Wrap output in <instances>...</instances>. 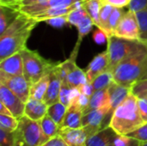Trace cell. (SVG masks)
I'll use <instances>...</instances> for the list:
<instances>
[{"label": "cell", "mask_w": 147, "mask_h": 146, "mask_svg": "<svg viewBox=\"0 0 147 146\" xmlns=\"http://www.w3.org/2000/svg\"><path fill=\"white\" fill-rule=\"evenodd\" d=\"M37 23L32 17L19 12L16 19L0 34V61L27 46V41Z\"/></svg>", "instance_id": "6da1fadb"}, {"label": "cell", "mask_w": 147, "mask_h": 146, "mask_svg": "<svg viewBox=\"0 0 147 146\" xmlns=\"http://www.w3.org/2000/svg\"><path fill=\"white\" fill-rule=\"evenodd\" d=\"M144 124L138 107V98L132 93L114 110L109 121V126L119 135H127Z\"/></svg>", "instance_id": "7a4b0ae2"}, {"label": "cell", "mask_w": 147, "mask_h": 146, "mask_svg": "<svg viewBox=\"0 0 147 146\" xmlns=\"http://www.w3.org/2000/svg\"><path fill=\"white\" fill-rule=\"evenodd\" d=\"M147 69V46L121 62L113 71L114 81L131 89L137 81L143 79Z\"/></svg>", "instance_id": "3957f363"}, {"label": "cell", "mask_w": 147, "mask_h": 146, "mask_svg": "<svg viewBox=\"0 0 147 146\" xmlns=\"http://www.w3.org/2000/svg\"><path fill=\"white\" fill-rule=\"evenodd\" d=\"M107 44V51L109 59L108 71L112 73L121 62L147 46L146 44L140 40H127L115 35L109 37Z\"/></svg>", "instance_id": "277c9868"}, {"label": "cell", "mask_w": 147, "mask_h": 146, "mask_svg": "<svg viewBox=\"0 0 147 146\" xmlns=\"http://www.w3.org/2000/svg\"><path fill=\"white\" fill-rule=\"evenodd\" d=\"M23 60V76L32 85L40 78L49 74L57 64L46 59L36 51L27 46L21 51Z\"/></svg>", "instance_id": "5b68a950"}, {"label": "cell", "mask_w": 147, "mask_h": 146, "mask_svg": "<svg viewBox=\"0 0 147 146\" xmlns=\"http://www.w3.org/2000/svg\"><path fill=\"white\" fill-rule=\"evenodd\" d=\"M18 120L19 124L15 131L14 146H40L47 140L39 121L33 120L26 115Z\"/></svg>", "instance_id": "8992f818"}, {"label": "cell", "mask_w": 147, "mask_h": 146, "mask_svg": "<svg viewBox=\"0 0 147 146\" xmlns=\"http://www.w3.org/2000/svg\"><path fill=\"white\" fill-rule=\"evenodd\" d=\"M0 83L9 88L23 102H27L30 97V83L23 75L15 76L0 71Z\"/></svg>", "instance_id": "52a82bcc"}, {"label": "cell", "mask_w": 147, "mask_h": 146, "mask_svg": "<svg viewBox=\"0 0 147 146\" xmlns=\"http://www.w3.org/2000/svg\"><path fill=\"white\" fill-rule=\"evenodd\" d=\"M109 114H113L110 106L90 110L83 114L82 127L86 132L88 138L103 128V121Z\"/></svg>", "instance_id": "ba28073f"}, {"label": "cell", "mask_w": 147, "mask_h": 146, "mask_svg": "<svg viewBox=\"0 0 147 146\" xmlns=\"http://www.w3.org/2000/svg\"><path fill=\"white\" fill-rule=\"evenodd\" d=\"M114 35L127 40H140V30L134 11L130 9L126 11L118 24Z\"/></svg>", "instance_id": "9c48e42d"}, {"label": "cell", "mask_w": 147, "mask_h": 146, "mask_svg": "<svg viewBox=\"0 0 147 146\" xmlns=\"http://www.w3.org/2000/svg\"><path fill=\"white\" fill-rule=\"evenodd\" d=\"M0 102L10 111L15 118L19 120L24 115L25 102L2 83H0Z\"/></svg>", "instance_id": "30bf717a"}, {"label": "cell", "mask_w": 147, "mask_h": 146, "mask_svg": "<svg viewBox=\"0 0 147 146\" xmlns=\"http://www.w3.org/2000/svg\"><path fill=\"white\" fill-rule=\"evenodd\" d=\"M49 77L50 79L48 87L43 98V102L47 106L59 102V93L62 85V79L60 77V74L58 69V64L49 73Z\"/></svg>", "instance_id": "8fae6325"}, {"label": "cell", "mask_w": 147, "mask_h": 146, "mask_svg": "<svg viewBox=\"0 0 147 146\" xmlns=\"http://www.w3.org/2000/svg\"><path fill=\"white\" fill-rule=\"evenodd\" d=\"M86 1V0H85ZM83 2H78L77 3H74L70 6H60V7H55V8H50L47 9H44L36 13H33L31 15H28V16L32 17L37 22H45L50 18L57 17V16H62V15H66L69 13H71L72 10L83 6L84 3Z\"/></svg>", "instance_id": "7c38bea8"}, {"label": "cell", "mask_w": 147, "mask_h": 146, "mask_svg": "<svg viewBox=\"0 0 147 146\" xmlns=\"http://www.w3.org/2000/svg\"><path fill=\"white\" fill-rule=\"evenodd\" d=\"M109 65V59L108 51L102 52L97 54L90 63L86 72L87 81L89 83H91L100 74L108 71Z\"/></svg>", "instance_id": "4fadbf2b"}, {"label": "cell", "mask_w": 147, "mask_h": 146, "mask_svg": "<svg viewBox=\"0 0 147 146\" xmlns=\"http://www.w3.org/2000/svg\"><path fill=\"white\" fill-rule=\"evenodd\" d=\"M83 1H85V0H47L45 2H41V3H34L31 5L15 8V9H16L20 13L28 15L33 13H36V12L47 9L50 8H55V7H60V6H70L78 2H83Z\"/></svg>", "instance_id": "5bb4252c"}, {"label": "cell", "mask_w": 147, "mask_h": 146, "mask_svg": "<svg viewBox=\"0 0 147 146\" xmlns=\"http://www.w3.org/2000/svg\"><path fill=\"white\" fill-rule=\"evenodd\" d=\"M117 135L110 126H104L88 138L86 146H111Z\"/></svg>", "instance_id": "9a60e30c"}, {"label": "cell", "mask_w": 147, "mask_h": 146, "mask_svg": "<svg viewBox=\"0 0 147 146\" xmlns=\"http://www.w3.org/2000/svg\"><path fill=\"white\" fill-rule=\"evenodd\" d=\"M84 112L79 106L75 102H71V105L67 108L65 118L59 126V129L65 128H80L82 127V117Z\"/></svg>", "instance_id": "2e32d148"}, {"label": "cell", "mask_w": 147, "mask_h": 146, "mask_svg": "<svg viewBox=\"0 0 147 146\" xmlns=\"http://www.w3.org/2000/svg\"><path fill=\"white\" fill-rule=\"evenodd\" d=\"M59 135L69 146H86L88 135L83 127L59 129Z\"/></svg>", "instance_id": "e0dca14e"}, {"label": "cell", "mask_w": 147, "mask_h": 146, "mask_svg": "<svg viewBox=\"0 0 147 146\" xmlns=\"http://www.w3.org/2000/svg\"><path fill=\"white\" fill-rule=\"evenodd\" d=\"M48 106L42 101L29 97L28 101L25 103L24 115L28 116L29 119L40 121L47 114Z\"/></svg>", "instance_id": "ac0fdd59"}, {"label": "cell", "mask_w": 147, "mask_h": 146, "mask_svg": "<svg viewBox=\"0 0 147 146\" xmlns=\"http://www.w3.org/2000/svg\"><path fill=\"white\" fill-rule=\"evenodd\" d=\"M0 71L15 76L23 75V60L21 52L1 60Z\"/></svg>", "instance_id": "d6986e66"}, {"label": "cell", "mask_w": 147, "mask_h": 146, "mask_svg": "<svg viewBox=\"0 0 147 146\" xmlns=\"http://www.w3.org/2000/svg\"><path fill=\"white\" fill-rule=\"evenodd\" d=\"M109 96V104L111 112L114 110L131 93V89L123 85H121L115 81L108 88Z\"/></svg>", "instance_id": "ffe728a7"}, {"label": "cell", "mask_w": 147, "mask_h": 146, "mask_svg": "<svg viewBox=\"0 0 147 146\" xmlns=\"http://www.w3.org/2000/svg\"><path fill=\"white\" fill-rule=\"evenodd\" d=\"M108 106H110L108 89L96 90L93 93V95L90 96L89 106L85 109L84 114H85V113H87V112H89L90 110L98 109V108L108 107Z\"/></svg>", "instance_id": "44dd1931"}, {"label": "cell", "mask_w": 147, "mask_h": 146, "mask_svg": "<svg viewBox=\"0 0 147 146\" xmlns=\"http://www.w3.org/2000/svg\"><path fill=\"white\" fill-rule=\"evenodd\" d=\"M64 83H66L69 86H71L73 89H79L81 86L88 83L86 72L80 69L78 65H76L69 72Z\"/></svg>", "instance_id": "7402d4cb"}, {"label": "cell", "mask_w": 147, "mask_h": 146, "mask_svg": "<svg viewBox=\"0 0 147 146\" xmlns=\"http://www.w3.org/2000/svg\"><path fill=\"white\" fill-rule=\"evenodd\" d=\"M19 15V12L9 6L0 5V34L10 25V23Z\"/></svg>", "instance_id": "603a6c76"}, {"label": "cell", "mask_w": 147, "mask_h": 146, "mask_svg": "<svg viewBox=\"0 0 147 146\" xmlns=\"http://www.w3.org/2000/svg\"><path fill=\"white\" fill-rule=\"evenodd\" d=\"M114 9V6L110 4H102L101 12H100V21H99V26L97 28L102 29L107 35V37L112 36L110 25H109V18L110 15L112 13V10Z\"/></svg>", "instance_id": "cb8c5ba5"}, {"label": "cell", "mask_w": 147, "mask_h": 146, "mask_svg": "<svg viewBox=\"0 0 147 146\" xmlns=\"http://www.w3.org/2000/svg\"><path fill=\"white\" fill-rule=\"evenodd\" d=\"M49 74L46 75L42 78H40L36 83H33L30 87V97L37 99V100H42L45 96V94L47 92L48 83H49Z\"/></svg>", "instance_id": "d4e9b609"}, {"label": "cell", "mask_w": 147, "mask_h": 146, "mask_svg": "<svg viewBox=\"0 0 147 146\" xmlns=\"http://www.w3.org/2000/svg\"><path fill=\"white\" fill-rule=\"evenodd\" d=\"M102 4V0H86L83 5L90 18L92 19L94 25L97 28L99 26L100 12Z\"/></svg>", "instance_id": "484cf974"}, {"label": "cell", "mask_w": 147, "mask_h": 146, "mask_svg": "<svg viewBox=\"0 0 147 146\" xmlns=\"http://www.w3.org/2000/svg\"><path fill=\"white\" fill-rule=\"evenodd\" d=\"M39 123H40L42 132L47 140L59 134V126L55 121H53V119L49 115L47 114L46 116H44L39 121Z\"/></svg>", "instance_id": "4316f807"}, {"label": "cell", "mask_w": 147, "mask_h": 146, "mask_svg": "<svg viewBox=\"0 0 147 146\" xmlns=\"http://www.w3.org/2000/svg\"><path fill=\"white\" fill-rule=\"evenodd\" d=\"M67 110V107H65L64 104H62L60 102H58L54 104H52L48 106L47 109V115H49L53 121H55L59 126L62 123L65 113Z\"/></svg>", "instance_id": "83f0119b"}, {"label": "cell", "mask_w": 147, "mask_h": 146, "mask_svg": "<svg viewBox=\"0 0 147 146\" xmlns=\"http://www.w3.org/2000/svg\"><path fill=\"white\" fill-rule=\"evenodd\" d=\"M79 90L78 89H73L69 86L66 83L62 82L60 93H59V102L64 104L65 107H69L72 100L78 96Z\"/></svg>", "instance_id": "f1b7e54d"}, {"label": "cell", "mask_w": 147, "mask_h": 146, "mask_svg": "<svg viewBox=\"0 0 147 146\" xmlns=\"http://www.w3.org/2000/svg\"><path fill=\"white\" fill-rule=\"evenodd\" d=\"M113 82H114L113 73L109 71H106L102 74H100L91 83L96 91L99 89H108Z\"/></svg>", "instance_id": "f546056e"}, {"label": "cell", "mask_w": 147, "mask_h": 146, "mask_svg": "<svg viewBox=\"0 0 147 146\" xmlns=\"http://www.w3.org/2000/svg\"><path fill=\"white\" fill-rule=\"evenodd\" d=\"M135 13L140 30V40L147 45V6Z\"/></svg>", "instance_id": "4dcf8cb0"}, {"label": "cell", "mask_w": 147, "mask_h": 146, "mask_svg": "<svg viewBox=\"0 0 147 146\" xmlns=\"http://www.w3.org/2000/svg\"><path fill=\"white\" fill-rule=\"evenodd\" d=\"M88 16H89V14L87 13L84 7L81 6V7L72 10L71 13H69L67 15V21H68V23H71V25L78 27V25L79 23H81Z\"/></svg>", "instance_id": "1f68e13d"}, {"label": "cell", "mask_w": 147, "mask_h": 146, "mask_svg": "<svg viewBox=\"0 0 147 146\" xmlns=\"http://www.w3.org/2000/svg\"><path fill=\"white\" fill-rule=\"evenodd\" d=\"M131 93L137 98H147V78L140 79L131 87Z\"/></svg>", "instance_id": "d6a6232c"}, {"label": "cell", "mask_w": 147, "mask_h": 146, "mask_svg": "<svg viewBox=\"0 0 147 146\" xmlns=\"http://www.w3.org/2000/svg\"><path fill=\"white\" fill-rule=\"evenodd\" d=\"M125 13H126V10L124 9V8L114 7L112 13L110 15V18H109V25H110L112 35H114L115 31Z\"/></svg>", "instance_id": "836d02e7"}, {"label": "cell", "mask_w": 147, "mask_h": 146, "mask_svg": "<svg viewBox=\"0 0 147 146\" xmlns=\"http://www.w3.org/2000/svg\"><path fill=\"white\" fill-rule=\"evenodd\" d=\"M19 124L18 119L12 115L0 114V127L9 131H16Z\"/></svg>", "instance_id": "e575fe53"}, {"label": "cell", "mask_w": 147, "mask_h": 146, "mask_svg": "<svg viewBox=\"0 0 147 146\" xmlns=\"http://www.w3.org/2000/svg\"><path fill=\"white\" fill-rule=\"evenodd\" d=\"M141 141L127 135H117L113 145L111 146H140Z\"/></svg>", "instance_id": "d590c367"}, {"label": "cell", "mask_w": 147, "mask_h": 146, "mask_svg": "<svg viewBox=\"0 0 147 146\" xmlns=\"http://www.w3.org/2000/svg\"><path fill=\"white\" fill-rule=\"evenodd\" d=\"M15 145V131L0 127V146Z\"/></svg>", "instance_id": "8d00e7d4"}, {"label": "cell", "mask_w": 147, "mask_h": 146, "mask_svg": "<svg viewBox=\"0 0 147 146\" xmlns=\"http://www.w3.org/2000/svg\"><path fill=\"white\" fill-rule=\"evenodd\" d=\"M127 136L134 138L135 139H138L141 142L147 141V123H145L143 126H141L138 129L128 133Z\"/></svg>", "instance_id": "74e56055"}, {"label": "cell", "mask_w": 147, "mask_h": 146, "mask_svg": "<svg viewBox=\"0 0 147 146\" xmlns=\"http://www.w3.org/2000/svg\"><path fill=\"white\" fill-rule=\"evenodd\" d=\"M90 97H89L88 96L83 94V93H78V96L72 100L73 102H75L78 106L79 108L83 110V112L85 111V109L88 108L89 106V103H90Z\"/></svg>", "instance_id": "f35d334b"}, {"label": "cell", "mask_w": 147, "mask_h": 146, "mask_svg": "<svg viewBox=\"0 0 147 146\" xmlns=\"http://www.w3.org/2000/svg\"><path fill=\"white\" fill-rule=\"evenodd\" d=\"M45 22L48 23L49 25H51V26H53L54 28H61L65 23H68L67 15H62V16H57V17L50 18L48 20L45 21Z\"/></svg>", "instance_id": "ab89813d"}, {"label": "cell", "mask_w": 147, "mask_h": 146, "mask_svg": "<svg viewBox=\"0 0 147 146\" xmlns=\"http://www.w3.org/2000/svg\"><path fill=\"white\" fill-rule=\"evenodd\" d=\"M40 146H69L65 141L58 134L48 140H47L44 144H42Z\"/></svg>", "instance_id": "60d3db41"}, {"label": "cell", "mask_w": 147, "mask_h": 146, "mask_svg": "<svg viewBox=\"0 0 147 146\" xmlns=\"http://www.w3.org/2000/svg\"><path fill=\"white\" fill-rule=\"evenodd\" d=\"M147 6V0H132L129 3L128 9L137 12Z\"/></svg>", "instance_id": "b9f144b4"}, {"label": "cell", "mask_w": 147, "mask_h": 146, "mask_svg": "<svg viewBox=\"0 0 147 146\" xmlns=\"http://www.w3.org/2000/svg\"><path fill=\"white\" fill-rule=\"evenodd\" d=\"M138 107L143 120L147 123V99L138 98Z\"/></svg>", "instance_id": "7bdbcfd3"}, {"label": "cell", "mask_w": 147, "mask_h": 146, "mask_svg": "<svg viewBox=\"0 0 147 146\" xmlns=\"http://www.w3.org/2000/svg\"><path fill=\"white\" fill-rule=\"evenodd\" d=\"M131 0H102V3L110 4L114 7L125 8L127 7L130 3Z\"/></svg>", "instance_id": "ee69618b"}, {"label": "cell", "mask_w": 147, "mask_h": 146, "mask_svg": "<svg viewBox=\"0 0 147 146\" xmlns=\"http://www.w3.org/2000/svg\"><path fill=\"white\" fill-rule=\"evenodd\" d=\"M93 39L97 44H102L106 40H108V37L106 34L100 28H97V30L93 34Z\"/></svg>", "instance_id": "f6af8a7d"}, {"label": "cell", "mask_w": 147, "mask_h": 146, "mask_svg": "<svg viewBox=\"0 0 147 146\" xmlns=\"http://www.w3.org/2000/svg\"><path fill=\"white\" fill-rule=\"evenodd\" d=\"M78 89L79 90L80 93H83V94L88 96L89 97H90L93 95V93L95 92V89H94V87H93L92 83H89L84 84L83 86H81Z\"/></svg>", "instance_id": "bcb514c9"}, {"label": "cell", "mask_w": 147, "mask_h": 146, "mask_svg": "<svg viewBox=\"0 0 147 146\" xmlns=\"http://www.w3.org/2000/svg\"><path fill=\"white\" fill-rule=\"evenodd\" d=\"M0 114H4V115H12L10 111L2 103L0 102ZM13 116V115H12Z\"/></svg>", "instance_id": "7dc6e473"}, {"label": "cell", "mask_w": 147, "mask_h": 146, "mask_svg": "<svg viewBox=\"0 0 147 146\" xmlns=\"http://www.w3.org/2000/svg\"><path fill=\"white\" fill-rule=\"evenodd\" d=\"M18 0H0V5H4V6H9L14 3H16Z\"/></svg>", "instance_id": "c3c4849f"}, {"label": "cell", "mask_w": 147, "mask_h": 146, "mask_svg": "<svg viewBox=\"0 0 147 146\" xmlns=\"http://www.w3.org/2000/svg\"><path fill=\"white\" fill-rule=\"evenodd\" d=\"M140 146H147V141H146V142H142L141 145Z\"/></svg>", "instance_id": "681fc988"}, {"label": "cell", "mask_w": 147, "mask_h": 146, "mask_svg": "<svg viewBox=\"0 0 147 146\" xmlns=\"http://www.w3.org/2000/svg\"><path fill=\"white\" fill-rule=\"evenodd\" d=\"M144 78H147V69H146V74H145V76H144ZM143 78V79H144Z\"/></svg>", "instance_id": "f907efd6"}, {"label": "cell", "mask_w": 147, "mask_h": 146, "mask_svg": "<svg viewBox=\"0 0 147 146\" xmlns=\"http://www.w3.org/2000/svg\"><path fill=\"white\" fill-rule=\"evenodd\" d=\"M18 1H22V0H18ZM16 2H17V1H16Z\"/></svg>", "instance_id": "816d5d0a"}, {"label": "cell", "mask_w": 147, "mask_h": 146, "mask_svg": "<svg viewBox=\"0 0 147 146\" xmlns=\"http://www.w3.org/2000/svg\"><path fill=\"white\" fill-rule=\"evenodd\" d=\"M131 1H132V0H131Z\"/></svg>", "instance_id": "f5cc1de1"}, {"label": "cell", "mask_w": 147, "mask_h": 146, "mask_svg": "<svg viewBox=\"0 0 147 146\" xmlns=\"http://www.w3.org/2000/svg\"><path fill=\"white\" fill-rule=\"evenodd\" d=\"M146 99H147V98H146Z\"/></svg>", "instance_id": "db71d44e"}]
</instances>
